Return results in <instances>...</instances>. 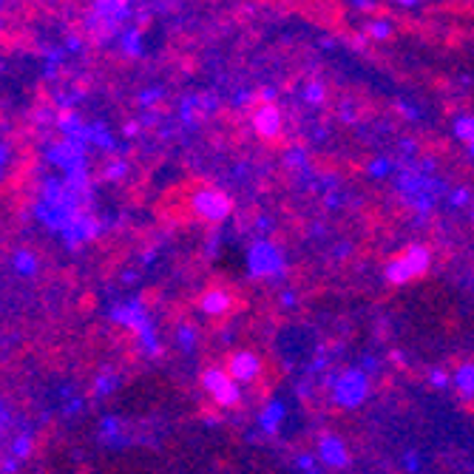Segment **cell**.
Segmentation results:
<instances>
[{"label": "cell", "mask_w": 474, "mask_h": 474, "mask_svg": "<svg viewBox=\"0 0 474 474\" xmlns=\"http://www.w3.org/2000/svg\"><path fill=\"white\" fill-rule=\"evenodd\" d=\"M248 273L253 279H284L287 273V262H284V253L279 250V245H273L270 239H259L250 245L248 250Z\"/></svg>", "instance_id": "1"}, {"label": "cell", "mask_w": 474, "mask_h": 474, "mask_svg": "<svg viewBox=\"0 0 474 474\" xmlns=\"http://www.w3.org/2000/svg\"><path fill=\"white\" fill-rule=\"evenodd\" d=\"M429 265H432L429 248H423V245H409L400 256H395V259L386 265L383 276H386L389 284H409L412 279L423 276V273L429 270Z\"/></svg>", "instance_id": "2"}, {"label": "cell", "mask_w": 474, "mask_h": 474, "mask_svg": "<svg viewBox=\"0 0 474 474\" xmlns=\"http://www.w3.org/2000/svg\"><path fill=\"white\" fill-rule=\"evenodd\" d=\"M333 400L341 409H355L369 395V375L361 366H349L338 375H333Z\"/></svg>", "instance_id": "3"}, {"label": "cell", "mask_w": 474, "mask_h": 474, "mask_svg": "<svg viewBox=\"0 0 474 474\" xmlns=\"http://www.w3.org/2000/svg\"><path fill=\"white\" fill-rule=\"evenodd\" d=\"M190 210H193L199 219L216 224V221H224V219L230 216L233 202H230L227 193H221V190H216V187H199V190H193V196H190Z\"/></svg>", "instance_id": "4"}, {"label": "cell", "mask_w": 474, "mask_h": 474, "mask_svg": "<svg viewBox=\"0 0 474 474\" xmlns=\"http://www.w3.org/2000/svg\"><path fill=\"white\" fill-rule=\"evenodd\" d=\"M46 159L63 170V176H71V173H80L86 170V145L80 142H71V139H60V142H52L46 148Z\"/></svg>", "instance_id": "5"}, {"label": "cell", "mask_w": 474, "mask_h": 474, "mask_svg": "<svg viewBox=\"0 0 474 474\" xmlns=\"http://www.w3.org/2000/svg\"><path fill=\"white\" fill-rule=\"evenodd\" d=\"M227 375L236 381V383H250L262 375V358L250 349H236L230 358H227Z\"/></svg>", "instance_id": "6"}, {"label": "cell", "mask_w": 474, "mask_h": 474, "mask_svg": "<svg viewBox=\"0 0 474 474\" xmlns=\"http://www.w3.org/2000/svg\"><path fill=\"white\" fill-rule=\"evenodd\" d=\"M111 321L114 324H120V327H125V330H131L134 335L139 333V330H145L148 324H154L151 321V316H148V310H145V304L139 301V299H131V301H125V304H117V307H111Z\"/></svg>", "instance_id": "7"}, {"label": "cell", "mask_w": 474, "mask_h": 474, "mask_svg": "<svg viewBox=\"0 0 474 474\" xmlns=\"http://www.w3.org/2000/svg\"><path fill=\"white\" fill-rule=\"evenodd\" d=\"M100 233H103V221H100V219H94L91 213H86V210H83V213L71 221V227L60 236V239H63L71 250H77L80 245H86V242H91V239H97Z\"/></svg>", "instance_id": "8"}, {"label": "cell", "mask_w": 474, "mask_h": 474, "mask_svg": "<svg viewBox=\"0 0 474 474\" xmlns=\"http://www.w3.org/2000/svg\"><path fill=\"white\" fill-rule=\"evenodd\" d=\"M318 460L330 468H347L349 466L347 443L338 434H321L318 437Z\"/></svg>", "instance_id": "9"}, {"label": "cell", "mask_w": 474, "mask_h": 474, "mask_svg": "<svg viewBox=\"0 0 474 474\" xmlns=\"http://www.w3.org/2000/svg\"><path fill=\"white\" fill-rule=\"evenodd\" d=\"M282 125H284V117H282V111H279L276 103H273V105H262V108L253 114V128H256V134L265 137V139L279 137V134H282Z\"/></svg>", "instance_id": "10"}, {"label": "cell", "mask_w": 474, "mask_h": 474, "mask_svg": "<svg viewBox=\"0 0 474 474\" xmlns=\"http://www.w3.org/2000/svg\"><path fill=\"white\" fill-rule=\"evenodd\" d=\"M230 307H233V296H230L224 287H210V290H204V293L199 296V310H202L204 316H210V318L227 316Z\"/></svg>", "instance_id": "11"}, {"label": "cell", "mask_w": 474, "mask_h": 474, "mask_svg": "<svg viewBox=\"0 0 474 474\" xmlns=\"http://www.w3.org/2000/svg\"><path fill=\"white\" fill-rule=\"evenodd\" d=\"M12 267H15L18 276H35L37 267H40V259H37L35 250H29V248H18V250L12 253Z\"/></svg>", "instance_id": "12"}, {"label": "cell", "mask_w": 474, "mask_h": 474, "mask_svg": "<svg viewBox=\"0 0 474 474\" xmlns=\"http://www.w3.org/2000/svg\"><path fill=\"white\" fill-rule=\"evenodd\" d=\"M282 420H284V403H282V400H267V406H265L262 415H259V426H262V432L273 434V432L279 429Z\"/></svg>", "instance_id": "13"}, {"label": "cell", "mask_w": 474, "mask_h": 474, "mask_svg": "<svg viewBox=\"0 0 474 474\" xmlns=\"http://www.w3.org/2000/svg\"><path fill=\"white\" fill-rule=\"evenodd\" d=\"M451 383L460 389L463 398H474V364H460L451 375Z\"/></svg>", "instance_id": "14"}, {"label": "cell", "mask_w": 474, "mask_h": 474, "mask_svg": "<svg viewBox=\"0 0 474 474\" xmlns=\"http://www.w3.org/2000/svg\"><path fill=\"white\" fill-rule=\"evenodd\" d=\"M233 378L227 375V369H219V366H207L204 372H202V386L210 392V395H216L221 386H227Z\"/></svg>", "instance_id": "15"}, {"label": "cell", "mask_w": 474, "mask_h": 474, "mask_svg": "<svg viewBox=\"0 0 474 474\" xmlns=\"http://www.w3.org/2000/svg\"><path fill=\"white\" fill-rule=\"evenodd\" d=\"M451 131H454V137H457L460 142L474 145V114H460V117H454Z\"/></svg>", "instance_id": "16"}, {"label": "cell", "mask_w": 474, "mask_h": 474, "mask_svg": "<svg viewBox=\"0 0 474 474\" xmlns=\"http://www.w3.org/2000/svg\"><path fill=\"white\" fill-rule=\"evenodd\" d=\"M91 145H97V148H103V151H114L117 148V142H114V137L105 131V125H100V122H91Z\"/></svg>", "instance_id": "17"}, {"label": "cell", "mask_w": 474, "mask_h": 474, "mask_svg": "<svg viewBox=\"0 0 474 474\" xmlns=\"http://www.w3.org/2000/svg\"><path fill=\"white\" fill-rule=\"evenodd\" d=\"M122 52L131 54V57H139L142 54V37L137 29H125L122 32Z\"/></svg>", "instance_id": "18"}, {"label": "cell", "mask_w": 474, "mask_h": 474, "mask_svg": "<svg viewBox=\"0 0 474 474\" xmlns=\"http://www.w3.org/2000/svg\"><path fill=\"white\" fill-rule=\"evenodd\" d=\"M196 341H199V335H196V330H193L190 324H182V327L176 330V344H179L185 352H193V349H196Z\"/></svg>", "instance_id": "19"}, {"label": "cell", "mask_w": 474, "mask_h": 474, "mask_svg": "<svg viewBox=\"0 0 474 474\" xmlns=\"http://www.w3.org/2000/svg\"><path fill=\"white\" fill-rule=\"evenodd\" d=\"M304 100H307L310 105H321V103L327 100V86H324L321 80L307 83V88H304Z\"/></svg>", "instance_id": "20"}, {"label": "cell", "mask_w": 474, "mask_h": 474, "mask_svg": "<svg viewBox=\"0 0 474 474\" xmlns=\"http://www.w3.org/2000/svg\"><path fill=\"white\" fill-rule=\"evenodd\" d=\"M12 457L15 460H26L29 454H32V434H18L15 440H12Z\"/></svg>", "instance_id": "21"}, {"label": "cell", "mask_w": 474, "mask_h": 474, "mask_svg": "<svg viewBox=\"0 0 474 474\" xmlns=\"http://www.w3.org/2000/svg\"><path fill=\"white\" fill-rule=\"evenodd\" d=\"M125 173H128V159H114V162H108V165L103 168V176H105L108 182H120Z\"/></svg>", "instance_id": "22"}, {"label": "cell", "mask_w": 474, "mask_h": 474, "mask_svg": "<svg viewBox=\"0 0 474 474\" xmlns=\"http://www.w3.org/2000/svg\"><path fill=\"white\" fill-rule=\"evenodd\" d=\"M366 35H369L372 40H386V37L392 35V23L383 21V18H378V21H372V23L366 26Z\"/></svg>", "instance_id": "23"}, {"label": "cell", "mask_w": 474, "mask_h": 474, "mask_svg": "<svg viewBox=\"0 0 474 474\" xmlns=\"http://www.w3.org/2000/svg\"><path fill=\"white\" fill-rule=\"evenodd\" d=\"M366 173H369V176H375V179H381V176H389V173H392V162H389L386 156H375V159H369V165H366Z\"/></svg>", "instance_id": "24"}, {"label": "cell", "mask_w": 474, "mask_h": 474, "mask_svg": "<svg viewBox=\"0 0 474 474\" xmlns=\"http://www.w3.org/2000/svg\"><path fill=\"white\" fill-rule=\"evenodd\" d=\"M103 429H100V440L103 443H114V440H120V420L117 417H103V423H100Z\"/></svg>", "instance_id": "25"}, {"label": "cell", "mask_w": 474, "mask_h": 474, "mask_svg": "<svg viewBox=\"0 0 474 474\" xmlns=\"http://www.w3.org/2000/svg\"><path fill=\"white\" fill-rule=\"evenodd\" d=\"M117 389V378L111 375V372H103L97 381H94V395L97 398H105L108 392H114Z\"/></svg>", "instance_id": "26"}, {"label": "cell", "mask_w": 474, "mask_h": 474, "mask_svg": "<svg viewBox=\"0 0 474 474\" xmlns=\"http://www.w3.org/2000/svg\"><path fill=\"white\" fill-rule=\"evenodd\" d=\"M284 162H287L290 168H301V170H307V154H304V148H290L287 156H284Z\"/></svg>", "instance_id": "27"}, {"label": "cell", "mask_w": 474, "mask_h": 474, "mask_svg": "<svg viewBox=\"0 0 474 474\" xmlns=\"http://www.w3.org/2000/svg\"><path fill=\"white\" fill-rule=\"evenodd\" d=\"M137 100H139V105H142V108H151L154 103H159V100H162V88H145V91H139V97H137Z\"/></svg>", "instance_id": "28"}, {"label": "cell", "mask_w": 474, "mask_h": 474, "mask_svg": "<svg viewBox=\"0 0 474 474\" xmlns=\"http://www.w3.org/2000/svg\"><path fill=\"white\" fill-rule=\"evenodd\" d=\"M429 383H432V386H437V389L449 386V372H443L440 366H432V369H429Z\"/></svg>", "instance_id": "29"}, {"label": "cell", "mask_w": 474, "mask_h": 474, "mask_svg": "<svg viewBox=\"0 0 474 474\" xmlns=\"http://www.w3.org/2000/svg\"><path fill=\"white\" fill-rule=\"evenodd\" d=\"M449 202H451L454 207H463V204H468V202H471V193H468L466 187H454V190L449 193Z\"/></svg>", "instance_id": "30"}, {"label": "cell", "mask_w": 474, "mask_h": 474, "mask_svg": "<svg viewBox=\"0 0 474 474\" xmlns=\"http://www.w3.org/2000/svg\"><path fill=\"white\" fill-rule=\"evenodd\" d=\"M299 468H301L304 474H313V471H316V457H313V454H299Z\"/></svg>", "instance_id": "31"}, {"label": "cell", "mask_w": 474, "mask_h": 474, "mask_svg": "<svg viewBox=\"0 0 474 474\" xmlns=\"http://www.w3.org/2000/svg\"><path fill=\"white\" fill-rule=\"evenodd\" d=\"M276 94H279V91H276V86H265L259 97L265 100V105H273V100H276Z\"/></svg>", "instance_id": "32"}, {"label": "cell", "mask_w": 474, "mask_h": 474, "mask_svg": "<svg viewBox=\"0 0 474 474\" xmlns=\"http://www.w3.org/2000/svg\"><path fill=\"white\" fill-rule=\"evenodd\" d=\"M403 466H406V471H417V468H420V460H417V454H415V451H409V454L403 457Z\"/></svg>", "instance_id": "33"}, {"label": "cell", "mask_w": 474, "mask_h": 474, "mask_svg": "<svg viewBox=\"0 0 474 474\" xmlns=\"http://www.w3.org/2000/svg\"><path fill=\"white\" fill-rule=\"evenodd\" d=\"M139 128H142V122H134V120H131V122H125V125H122V134L131 139V137H137V134H139Z\"/></svg>", "instance_id": "34"}, {"label": "cell", "mask_w": 474, "mask_h": 474, "mask_svg": "<svg viewBox=\"0 0 474 474\" xmlns=\"http://www.w3.org/2000/svg\"><path fill=\"white\" fill-rule=\"evenodd\" d=\"M66 49H69V52H80V49H83V40H80L77 35H69V37H66Z\"/></svg>", "instance_id": "35"}, {"label": "cell", "mask_w": 474, "mask_h": 474, "mask_svg": "<svg viewBox=\"0 0 474 474\" xmlns=\"http://www.w3.org/2000/svg\"><path fill=\"white\" fill-rule=\"evenodd\" d=\"M400 114L409 117V120H417V111H415V105H409V103H400Z\"/></svg>", "instance_id": "36"}, {"label": "cell", "mask_w": 474, "mask_h": 474, "mask_svg": "<svg viewBox=\"0 0 474 474\" xmlns=\"http://www.w3.org/2000/svg\"><path fill=\"white\" fill-rule=\"evenodd\" d=\"M296 301H299V299H296V293H290V290H287V293H282V304H284V307H293Z\"/></svg>", "instance_id": "37"}, {"label": "cell", "mask_w": 474, "mask_h": 474, "mask_svg": "<svg viewBox=\"0 0 474 474\" xmlns=\"http://www.w3.org/2000/svg\"><path fill=\"white\" fill-rule=\"evenodd\" d=\"M233 103H236V105H248V103H250V94H248V91H239Z\"/></svg>", "instance_id": "38"}, {"label": "cell", "mask_w": 474, "mask_h": 474, "mask_svg": "<svg viewBox=\"0 0 474 474\" xmlns=\"http://www.w3.org/2000/svg\"><path fill=\"white\" fill-rule=\"evenodd\" d=\"M15 463H18L15 457H6L4 460V474H15Z\"/></svg>", "instance_id": "39"}, {"label": "cell", "mask_w": 474, "mask_h": 474, "mask_svg": "<svg viewBox=\"0 0 474 474\" xmlns=\"http://www.w3.org/2000/svg\"><path fill=\"white\" fill-rule=\"evenodd\" d=\"M375 366H378V364H375V358H372V355H366V358H364V366H361V369H364V372H372Z\"/></svg>", "instance_id": "40"}, {"label": "cell", "mask_w": 474, "mask_h": 474, "mask_svg": "<svg viewBox=\"0 0 474 474\" xmlns=\"http://www.w3.org/2000/svg\"><path fill=\"white\" fill-rule=\"evenodd\" d=\"M80 406H83V400H71L66 412H69V415H74V412H80Z\"/></svg>", "instance_id": "41"}, {"label": "cell", "mask_w": 474, "mask_h": 474, "mask_svg": "<svg viewBox=\"0 0 474 474\" xmlns=\"http://www.w3.org/2000/svg\"><path fill=\"white\" fill-rule=\"evenodd\" d=\"M352 9H364L366 12V9H375V4H364V0H361V4H352Z\"/></svg>", "instance_id": "42"}, {"label": "cell", "mask_w": 474, "mask_h": 474, "mask_svg": "<svg viewBox=\"0 0 474 474\" xmlns=\"http://www.w3.org/2000/svg\"><path fill=\"white\" fill-rule=\"evenodd\" d=\"M341 117H344V120H347V122H355V114H352V111H349V108H344V111H341Z\"/></svg>", "instance_id": "43"}, {"label": "cell", "mask_w": 474, "mask_h": 474, "mask_svg": "<svg viewBox=\"0 0 474 474\" xmlns=\"http://www.w3.org/2000/svg\"><path fill=\"white\" fill-rule=\"evenodd\" d=\"M400 148H403V151H415V142H412V139H403Z\"/></svg>", "instance_id": "44"}, {"label": "cell", "mask_w": 474, "mask_h": 474, "mask_svg": "<svg viewBox=\"0 0 474 474\" xmlns=\"http://www.w3.org/2000/svg\"><path fill=\"white\" fill-rule=\"evenodd\" d=\"M392 361H395V364H406V358H403V352H392Z\"/></svg>", "instance_id": "45"}, {"label": "cell", "mask_w": 474, "mask_h": 474, "mask_svg": "<svg viewBox=\"0 0 474 474\" xmlns=\"http://www.w3.org/2000/svg\"><path fill=\"white\" fill-rule=\"evenodd\" d=\"M134 279H137V273H131V270L122 273V282H134Z\"/></svg>", "instance_id": "46"}, {"label": "cell", "mask_w": 474, "mask_h": 474, "mask_svg": "<svg viewBox=\"0 0 474 474\" xmlns=\"http://www.w3.org/2000/svg\"><path fill=\"white\" fill-rule=\"evenodd\" d=\"M468 154H471V159H474V145H468Z\"/></svg>", "instance_id": "47"}]
</instances>
